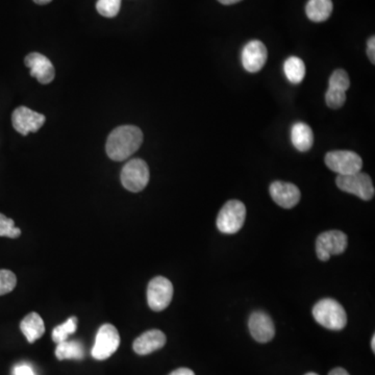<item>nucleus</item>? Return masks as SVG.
<instances>
[{"label": "nucleus", "instance_id": "f257e3e1", "mask_svg": "<svg viewBox=\"0 0 375 375\" xmlns=\"http://www.w3.org/2000/svg\"><path fill=\"white\" fill-rule=\"evenodd\" d=\"M142 143V130L134 125H122L110 134L105 150L110 159L121 162L132 157Z\"/></svg>", "mask_w": 375, "mask_h": 375}, {"label": "nucleus", "instance_id": "f03ea898", "mask_svg": "<svg viewBox=\"0 0 375 375\" xmlns=\"http://www.w3.org/2000/svg\"><path fill=\"white\" fill-rule=\"evenodd\" d=\"M313 316L319 324L332 331H341L347 324L344 307L337 300L324 298L313 307Z\"/></svg>", "mask_w": 375, "mask_h": 375}, {"label": "nucleus", "instance_id": "7ed1b4c3", "mask_svg": "<svg viewBox=\"0 0 375 375\" xmlns=\"http://www.w3.org/2000/svg\"><path fill=\"white\" fill-rule=\"evenodd\" d=\"M246 208L243 202L230 201L226 202L217 217L218 230L228 235L238 233L244 226Z\"/></svg>", "mask_w": 375, "mask_h": 375}, {"label": "nucleus", "instance_id": "20e7f679", "mask_svg": "<svg viewBox=\"0 0 375 375\" xmlns=\"http://www.w3.org/2000/svg\"><path fill=\"white\" fill-rule=\"evenodd\" d=\"M149 168L145 161L132 159L125 164L121 171L120 179L123 187L130 192H141L149 181Z\"/></svg>", "mask_w": 375, "mask_h": 375}, {"label": "nucleus", "instance_id": "39448f33", "mask_svg": "<svg viewBox=\"0 0 375 375\" xmlns=\"http://www.w3.org/2000/svg\"><path fill=\"white\" fill-rule=\"evenodd\" d=\"M337 186L340 190L349 194L356 195L363 201H371L375 194L371 177L364 172L349 175H338L336 179Z\"/></svg>", "mask_w": 375, "mask_h": 375}, {"label": "nucleus", "instance_id": "423d86ee", "mask_svg": "<svg viewBox=\"0 0 375 375\" xmlns=\"http://www.w3.org/2000/svg\"><path fill=\"white\" fill-rule=\"evenodd\" d=\"M120 347V336L113 324H103L96 334L95 344L92 348V356L95 360L105 361L111 358Z\"/></svg>", "mask_w": 375, "mask_h": 375}, {"label": "nucleus", "instance_id": "0eeeda50", "mask_svg": "<svg viewBox=\"0 0 375 375\" xmlns=\"http://www.w3.org/2000/svg\"><path fill=\"white\" fill-rule=\"evenodd\" d=\"M325 164L332 171L339 175H349L361 171L363 159L358 154L349 150H334L327 154Z\"/></svg>", "mask_w": 375, "mask_h": 375}, {"label": "nucleus", "instance_id": "6e6552de", "mask_svg": "<svg viewBox=\"0 0 375 375\" xmlns=\"http://www.w3.org/2000/svg\"><path fill=\"white\" fill-rule=\"evenodd\" d=\"M347 248V236L343 231H329L320 233L316 241L318 259L327 262L332 255H341Z\"/></svg>", "mask_w": 375, "mask_h": 375}, {"label": "nucleus", "instance_id": "1a4fd4ad", "mask_svg": "<svg viewBox=\"0 0 375 375\" xmlns=\"http://www.w3.org/2000/svg\"><path fill=\"white\" fill-rule=\"evenodd\" d=\"M174 297V286L168 278L157 276L150 280L147 288V302L154 312L164 311Z\"/></svg>", "mask_w": 375, "mask_h": 375}, {"label": "nucleus", "instance_id": "9d476101", "mask_svg": "<svg viewBox=\"0 0 375 375\" xmlns=\"http://www.w3.org/2000/svg\"><path fill=\"white\" fill-rule=\"evenodd\" d=\"M12 123L14 129L22 136L38 132L45 123V116L31 111L26 107H19L13 112Z\"/></svg>", "mask_w": 375, "mask_h": 375}, {"label": "nucleus", "instance_id": "9b49d317", "mask_svg": "<svg viewBox=\"0 0 375 375\" xmlns=\"http://www.w3.org/2000/svg\"><path fill=\"white\" fill-rule=\"evenodd\" d=\"M267 58H268V51L265 44L259 40H253L244 47L242 53V64L248 73H257L266 64Z\"/></svg>", "mask_w": 375, "mask_h": 375}, {"label": "nucleus", "instance_id": "f8f14e48", "mask_svg": "<svg viewBox=\"0 0 375 375\" xmlns=\"http://www.w3.org/2000/svg\"><path fill=\"white\" fill-rule=\"evenodd\" d=\"M249 331L255 341L267 343L275 338V327L273 319L264 312H255L248 321Z\"/></svg>", "mask_w": 375, "mask_h": 375}, {"label": "nucleus", "instance_id": "ddd939ff", "mask_svg": "<svg viewBox=\"0 0 375 375\" xmlns=\"http://www.w3.org/2000/svg\"><path fill=\"white\" fill-rule=\"evenodd\" d=\"M26 65L31 69V75L37 78L40 84L47 85L55 80L56 71L53 63L41 53H29Z\"/></svg>", "mask_w": 375, "mask_h": 375}, {"label": "nucleus", "instance_id": "4468645a", "mask_svg": "<svg viewBox=\"0 0 375 375\" xmlns=\"http://www.w3.org/2000/svg\"><path fill=\"white\" fill-rule=\"evenodd\" d=\"M271 197L273 201L284 208H292L300 201V191L294 184L284 181H273L270 185Z\"/></svg>", "mask_w": 375, "mask_h": 375}, {"label": "nucleus", "instance_id": "2eb2a0df", "mask_svg": "<svg viewBox=\"0 0 375 375\" xmlns=\"http://www.w3.org/2000/svg\"><path fill=\"white\" fill-rule=\"evenodd\" d=\"M165 334L159 329H152V331L143 332L140 337H138L134 340L132 348H134L136 354H140V356H146V354H152V352L161 349L165 347Z\"/></svg>", "mask_w": 375, "mask_h": 375}, {"label": "nucleus", "instance_id": "dca6fc26", "mask_svg": "<svg viewBox=\"0 0 375 375\" xmlns=\"http://www.w3.org/2000/svg\"><path fill=\"white\" fill-rule=\"evenodd\" d=\"M20 329L23 332L29 343L36 342L38 339L41 338L45 332L43 319L39 314L33 312L28 314L20 323Z\"/></svg>", "mask_w": 375, "mask_h": 375}, {"label": "nucleus", "instance_id": "f3484780", "mask_svg": "<svg viewBox=\"0 0 375 375\" xmlns=\"http://www.w3.org/2000/svg\"><path fill=\"white\" fill-rule=\"evenodd\" d=\"M291 140L294 147L300 152H309L314 144L313 130L303 122H297L291 130Z\"/></svg>", "mask_w": 375, "mask_h": 375}, {"label": "nucleus", "instance_id": "a211bd4d", "mask_svg": "<svg viewBox=\"0 0 375 375\" xmlns=\"http://www.w3.org/2000/svg\"><path fill=\"white\" fill-rule=\"evenodd\" d=\"M332 0H309L305 6L307 18L313 22H323L331 17Z\"/></svg>", "mask_w": 375, "mask_h": 375}, {"label": "nucleus", "instance_id": "6ab92c4d", "mask_svg": "<svg viewBox=\"0 0 375 375\" xmlns=\"http://www.w3.org/2000/svg\"><path fill=\"white\" fill-rule=\"evenodd\" d=\"M56 356L58 360H83L85 350L82 343L78 341H64L58 343L56 348Z\"/></svg>", "mask_w": 375, "mask_h": 375}, {"label": "nucleus", "instance_id": "aec40b11", "mask_svg": "<svg viewBox=\"0 0 375 375\" xmlns=\"http://www.w3.org/2000/svg\"><path fill=\"white\" fill-rule=\"evenodd\" d=\"M285 74L292 84L297 85L302 82L305 76V65L302 58L291 57L285 62Z\"/></svg>", "mask_w": 375, "mask_h": 375}, {"label": "nucleus", "instance_id": "412c9836", "mask_svg": "<svg viewBox=\"0 0 375 375\" xmlns=\"http://www.w3.org/2000/svg\"><path fill=\"white\" fill-rule=\"evenodd\" d=\"M76 329H78V318L73 316L66 322L62 323L53 329L51 338H53V342L58 344V343L66 341L70 334L76 332Z\"/></svg>", "mask_w": 375, "mask_h": 375}, {"label": "nucleus", "instance_id": "4be33fe9", "mask_svg": "<svg viewBox=\"0 0 375 375\" xmlns=\"http://www.w3.org/2000/svg\"><path fill=\"white\" fill-rule=\"evenodd\" d=\"M120 6L121 0H98L96 10L103 17L113 18L118 15Z\"/></svg>", "mask_w": 375, "mask_h": 375}, {"label": "nucleus", "instance_id": "5701e85b", "mask_svg": "<svg viewBox=\"0 0 375 375\" xmlns=\"http://www.w3.org/2000/svg\"><path fill=\"white\" fill-rule=\"evenodd\" d=\"M20 235H21V231L20 228H16L14 220L4 216L0 213V237L16 239V238L20 237Z\"/></svg>", "mask_w": 375, "mask_h": 375}, {"label": "nucleus", "instance_id": "b1692460", "mask_svg": "<svg viewBox=\"0 0 375 375\" xmlns=\"http://www.w3.org/2000/svg\"><path fill=\"white\" fill-rule=\"evenodd\" d=\"M325 101H327V107H331V109H340L347 101V92L329 88L327 94H325Z\"/></svg>", "mask_w": 375, "mask_h": 375}, {"label": "nucleus", "instance_id": "393cba45", "mask_svg": "<svg viewBox=\"0 0 375 375\" xmlns=\"http://www.w3.org/2000/svg\"><path fill=\"white\" fill-rule=\"evenodd\" d=\"M16 285H17V278L15 273L6 269H1L0 270V296L12 292Z\"/></svg>", "mask_w": 375, "mask_h": 375}, {"label": "nucleus", "instance_id": "a878e982", "mask_svg": "<svg viewBox=\"0 0 375 375\" xmlns=\"http://www.w3.org/2000/svg\"><path fill=\"white\" fill-rule=\"evenodd\" d=\"M349 87L350 80L347 71L343 70V69H338V70L332 73L331 78H329V88L347 92Z\"/></svg>", "mask_w": 375, "mask_h": 375}, {"label": "nucleus", "instance_id": "bb28decb", "mask_svg": "<svg viewBox=\"0 0 375 375\" xmlns=\"http://www.w3.org/2000/svg\"><path fill=\"white\" fill-rule=\"evenodd\" d=\"M375 38L371 37L367 44V55L370 62L375 64Z\"/></svg>", "mask_w": 375, "mask_h": 375}, {"label": "nucleus", "instance_id": "cd10ccee", "mask_svg": "<svg viewBox=\"0 0 375 375\" xmlns=\"http://www.w3.org/2000/svg\"><path fill=\"white\" fill-rule=\"evenodd\" d=\"M15 375H35V374L28 365L23 364V365H18L15 368Z\"/></svg>", "mask_w": 375, "mask_h": 375}, {"label": "nucleus", "instance_id": "c85d7f7f", "mask_svg": "<svg viewBox=\"0 0 375 375\" xmlns=\"http://www.w3.org/2000/svg\"><path fill=\"white\" fill-rule=\"evenodd\" d=\"M169 375H195L194 372L188 368H179V369L174 370Z\"/></svg>", "mask_w": 375, "mask_h": 375}, {"label": "nucleus", "instance_id": "c756f323", "mask_svg": "<svg viewBox=\"0 0 375 375\" xmlns=\"http://www.w3.org/2000/svg\"><path fill=\"white\" fill-rule=\"evenodd\" d=\"M329 375H349V374H348L347 370L343 369V368L337 367L334 368V369H332Z\"/></svg>", "mask_w": 375, "mask_h": 375}, {"label": "nucleus", "instance_id": "7c9ffc66", "mask_svg": "<svg viewBox=\"0 0 375 375\" xmlns=\"http://www.w3.org/2000/svg\"><path fill=\"white\" fill-rule=\"evenodd\" d=\"M220 4H224V6H231V4H237V2L241 1V0H218Z\"/></svg>", "mask_w": 375, "mask_h": 375}, {"label": "nucleus", "instance_id": "2f4dec72", "mask_svg": "<svg viewBox=\"0 0 375 375\" xmlns=\"http://www.w3.org/2000/svg\"><path fill=\"white\" fill-rule=\"evenodd\" d=\"M33 1L37 4H41V6H43V4H49V2L53 1V0H33Z\"/></svg>", "mask_w": 375, "mask_h": 375}, {"label": "nucleus", "instance_id": "473e14b6", "mask_svg": "<svg viewBox=\"0 0 375 375\" xmlns=\"http://www.w3.org/2000/svg\"><path fill=\"white\" fill-rule=\"evenodd\" d=\"M371 347H372V350H374V352H375V334H374V337H372Z\"/></svg>", "mask_w": 375, "mask_h": 375}, {"label": "nucleus", "instance_id": "72a5a7b5", "mask_svg": "<svg viewBox=\"0 0 375 375\" xmlns=\"http://www.w3.org/2000/svg\"><path fill=\"white\" fill-rule=\"evenodd\" d=\"M305 375H318L317 374H313V372H310V374H307Z\"/></svg>", "mask_w": 375, "mask_h": 375}]
</instances>
